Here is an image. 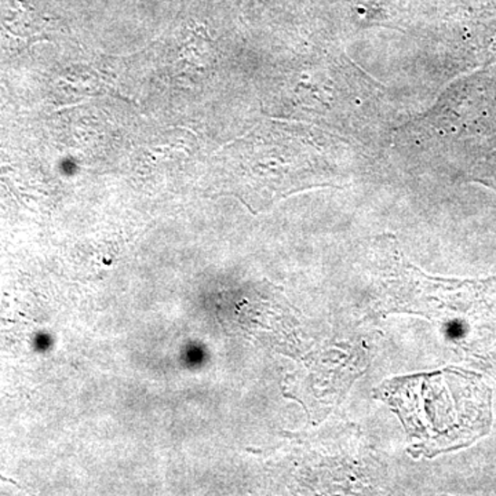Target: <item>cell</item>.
<instances>
[{"instance_id": "6da1fadb", "label": "cell", "mask_w": 496, "mask_h": 496, "mask_svg": "<svg viewBox=\"0 0 496 496\" xmlns=\"http://www.w3.org/2000/svg\"><path fill=\"white\" fill-rule=\"evenodd\" d=\"M375 396L397 413L416 456L469 447L492 423L490 387L481 376L458 368L391 379Z\"/></svg>"}]
</instances>
